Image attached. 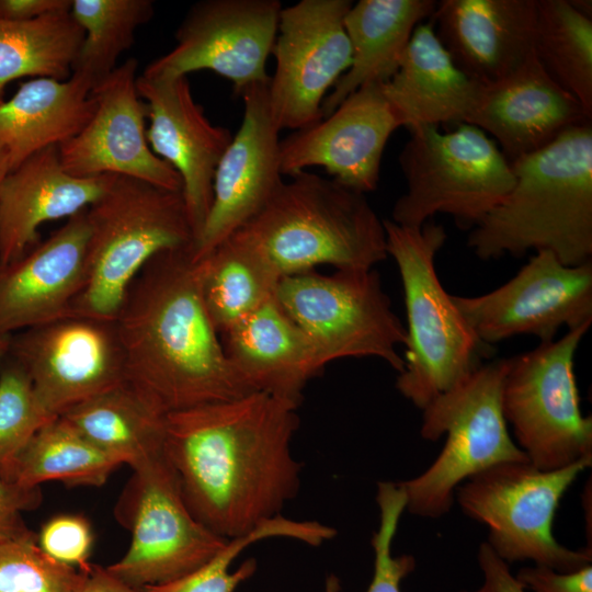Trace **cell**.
Returning a JSON list of instances; mask_svg holds the SVG:
<instances>
[{
  "instance_id": "1",
  "label": "cell",
  "mask_w": 592,
  "mask_h": 592,
  "mask_svg": "<svg viewBox=\"0 0 592 592\" xmlns=\"http://www.w3.org/2000/svg\"><path fill=\"white\" fill-rule=\"evenodd\" d=\"M297 408L253 391L166 415L163 451L184 501L218 536L252 532L297 496Z\"/></svg>"
},
{
  "instance_id": "2",
  "label": "cell",
  "mask_w": 592,
  "mask_h": 592,
  "mask_svg": "<svg viewBox=\"0 0 592 592\" xmlns=\"http://www.w3.org/2000/svg\"><path fill=\"white\" fill-rule=\"evenodd\" d=\"M115 326L123 384L162 415L253 392L232 369L206 311L192 248L161 252L143 267Z\"/></svg>"
},
{
  "instance_id": "3",
  "label": "cell",
  "mask_w": 592,
  "mask_h": 592,
  "mask_svg": "<svg viewBox=\"0 0 592 592\" xmlns=\"http://www.w3.org/2000/svg\"><path fill=\"white\" fill-rule=\"evenodd\" d=\"M514 185L475 226L467 246L481 260L548 250L569 266L592 255V121L511 163Z\"/></svg>"
},
{
  "instance_id": "4",
  "label": "cell",
  "mask_w": 592,
  "mask_h": 592,
  "mask_svg": "<svg viewBox=\"0 0 592 592\" xmlns=\"http://www.w3.org/2000/svg\"><path fill=\"white\" fill-rule=\"evenodd\" d=\"M289 178L230 236L280 280L323 264L371 270L389 257L384 223L366 194L307 170Z\"/></svg>"
},
{
  "instance_id": "5",
  "label": "cell",
  "mask_w": 592,
  "mask_h": 592,
  "mask_svg": "<svg viewBox=\"0 0 592 592\" xmlns=\"http://www.w3.org/2000/svg\"><path fill=\"white\" fill-rule=\"evenodd\" d=\"M383 223L407 314L405 367L396 388L423 410L469 377L489 345L476 337L437 276L435 257L447 238L444 227L433 219L420 227Z\"/></svg>"
},
{
  "instance_id": "6",
  "label": "cell",
  "mask_w": 592,
  "mask_h": 592,
  "mask_svg": "<svg viewBox=\"0 0 592 592\" xmlns=\"http://www.w3.org/2000/svg\"><path fill=\"white\" fill-rule=\"evenodd\" d=\"M87 218V277L71 316L115 321L130 284L153 257L194 243L182 192L129 177L114 175Z\"/></svg>"
},
{
  "instance_id": "7",
  "label": "cell",
  "mask_w": 592,
  "mask_h": 592,
  "mask_svg": "<svg viewBox=\"0 0 592 592\" xmlns=\"http://www.w3.org/2000/svg\"><path fill=\"white\" fill-rule=\"evenodd\" d=\"M508 366V357L481 364L422 410L421 436L436 441L446 434V441L426 470L398 482L410 513L441 517L452 509L456 489L470 477L500 463L528 462L511 437L502 411Z\"/></svg>"
},
{
  "instance_id": "8",
  "label": "cell",
  "mask_w": 592,
  "mask_h": 592,
  "mask_svg": "<svg viewBox=\"0 0 592 592\" xmlns=\"http://www.w3.org/2000/svg\"><path fill=\"white\" fill-rule=\"evenodd\" d=\"M399 155L407 181L390 220L420 227L435 214H447L463 228H474L514 185L511 163L496 141L478 127L462 123L442 133L418 126Z\"/></svg>"
},
{
  "instance_id": "9",
  "label": "cell",
  "mask_w": 592,
  "mask_h": 592,
  "mask_svg": "<svg viewBox=\"0 0 592 592\" xmlns=\"http://www.w3.org/2000/svg\"><path fill=\"white\" fill-rule=\"evenodd\" d=\"M592 457L544 471L530 462H504L463 482L455 492L462 511L489 530L488 544L506 563L532 560L560 572L592 562L591 548L562 546L553 525L560 499Z\"/></svg>"
},
{
  "instance_id": "10",
  "label": "cell",
  "mask_w": 592,
  "mask_h": 592,
  "mask_svg": "<svg viewBox=\"0 0 592 592\" xmlns=\"http://www.w3.org/2000/svg\"><path fill=\"white\" fill-rule=\"evenodd\" d=\"M276 300L308 338L321 362L377 357L398 374L405 360L406 327L391 308L374 270H316L284 276Z\"/></svg>"
},
{
  "instance_id": "11",
  "label": "cell",
  "mask_w": 592,
  "mask_h": 592,
  "mask_svg": "<svg viewBox=\"0 0 592 592\" xmlns=\"http://www.w3.org/2000/svg\"><path fill=\"white\" fill-rule=\"evenodd\" d=\"M592 323L510 357L502 411L515 443L537 469L549 471L592 457V419L580 409L573 371L577 349Z\"/></svg>"
},
{
  "instance_id": "12",
  "label": "cell",
  "mask_w": 592,
  "mask_h": 592,
  "mask_svg": "<svg viewBox=\"0 0 592 592\" xmlns=\"http://www.w3.org/2000/svg\"><path fill=\"white\" fill-rule=\"evenodd\" d=\"M133 471L119 509L132 532L130 545L107 570L144 590L196 570L228 539L192 514L164 451Z\"/></svg>"
},
{
  "instance_id": "13",
  "label": "cell",
  "mask_w": 592,
  "mask_h": 592,
  "mask_svg": "<svg viewBox=\"0 0 592 592\" xmlns=\"http://www.w3.org/2000/svg\"><path fill=\"white\" fill-rule=\"evenodd\" d=\"M350 0H300L280 14L267 83L272 116L282 130H298L322 118L328 91L350 68L351 44L344 27Z\"/></svg>"
},
{
  "instance_id": "14",
  "label": "cell",
  "mask_w": 592,
  "mask_h": 592,
  "mask_svg": "<svg viewBox=\"0 0 592 592\" xmlns=\"http://www.w3.org/2000/svg\"><path fill=\"white\" fill-rule=\"evenodd\" d=\"M476 337L490 345L519 334L555 340L562 326L592 323V261L565 265L536 251L506 283L479 296L452 295Z\"/></svg>"
},
{
  "instance_id": "15",
  "label": "cell",
  "mask_w": 592,
  "mask_h": 592,
  "mask_svg": "<svg viewBox=\"0 0 592 592\" xmlns=\"http://www.w3.org/2000/svg\"><path fill=\"white\" fill-rule=\"evenodd\" d=\"M278 0H203L175 32V45L144 70L148 77H180L210 70L232 83L234 93L267 82L266 60L276 38Z\"/></svg>"
},
{
  "instance_id": "16",
  "label": "cell",
  "mask_w": 592,
  "mask_h": 592,
  "mask_svg": "<svg viewBox=\"0 0 592 592\" xmlns=\"http://www.w3.org/2000/svg\"><path fill=\"white\" fill-rule=\"evenodd\" d=\"M9 355L52 418L124 383L115 321L70 316L29 328L12 334Z\"/></svg>"
},
{
  "instance_id": "17",
  "label": "cell",
  "mask_w": 592,
  "mask_h": 592,
  "mask_svg": "<svg viewBox=\"0 0 592 592\" xmlns=\"http://www.w3.org/2000/svg\"><path fill=\"white\" fill-rule=\"evenodd\" d=\"M137 69L138 60L128 58L92 88L93 114L58 146L61 166L78 178L123 175L182 191L178 172L148 144L147 105L137 91Z\"/></svg>"
},
{
  "instance_id": "18",
  "label": "cell",
  "mask_w": 592,
  "mask_h": 592,
  "mask_svg": "<svg viewBox=\"0 0 592 592\" xmlns=\"http://www.w3.org/2000/svg\"><path fill=\"white\" fill-rule=\"evenodd\" d=\"M383 86L374 82L357 89L328 116L281 139L282 174L322 167L353 190L375 191L386 144L402 127Z\"/></svg>"
},
{
  "instance_id": "19",
  "label": "cell",
  "mask_w": 592,
  "mask_h": 592,
  "mask_svg": "<svg viewBox=\"0 0 592 592\" xmlns=\"http://www.w3.org/2000/svg\"><path fill=\"white\" fill-rule=\"evenodd\" d=\"M267 83L252 84L240 95L242 121L216 168L210 208L192 247L194 261L257 215L283 182L281 129L271 113Z\"/></svg>"
},
{
  "instance_id": "20",
  "label": "cell",
  "mask_w": 592,
  "mask_h": 592,
  "mask_svg": "<svg viewBox=\"0 0 592 592\" xmlns=\"http://www.w3.org/2000/svg\"><path fill=\"white\" fill-rule=\"evenodd\" d=\"M136 87L147 105L148 144L181 178L195 241L210 208L216 168L232 135L227 127L214 125L207 118L186 76L141 73Z\"/></svg>"
},
{
  "instance_id": "21",
  "label": "cell",
  "mask_w": 592,
  "mask_h": 592,
  "mask_svg": "<svg viewBox=\"0 0 592 592\" xmlns=\"http://www.w3.org/2000/svg\"><path fill=\"white\" fill-rule=\"evenodd\" d=\"M588 121L592 114L548 77L534 54L508 76L480 84L465 123L491 135L512 163Z\"/></svg>"
},
{
  "instance_id": "22",
  "label": "cell",
  "mask_w": 592,
  "mask_h": 592,
  "mask_svg": "<svg viewBox=\"0 0 592 592\" xmlns=\"http://www.w3.org/2000/svg\"><path fill=\"white\" fill-rule=\"evenodd\" d=\"M87 208L45 241L0 266V333L14 334L71 316L87 277Z\"/></svg>"
},
{
  "instance_id": "23",
  "label": "cell",
  "mask_w": 592,
  "mask_h": 592,
  "mask_svg": "<svg viewBox=\"0 0 592 592\" xmlns=\"http://www.w3.org/2000/svg\"><path fill=\"white\" fill-rule=\"evenodd\" d=\"M537 0H442L430 18L454 64L474 81H497L534 55Z\"/></svg>"
},
{
  "instance_id": "24",
  "label": "cell",
  "mask_w": 592,
  "mask_h": 592,
  "mask_svg": "<svg viewBox=\"0 0 592 592\" xmlns=\"http://www.w3.org/2000/svg\"><path fill=\"white\" fill-rule=\"evenodd\" d=\"M114 174L78 178L67 173L58 146L47 147L8 172L0 187V266L35 247L38 227L88 208Z\"/></svg>"
},
{
  "instance_id": "25",
  "label": "cell",
  "mask_w": 592,
  "mask_h": 592,
  "mask_svg": "<svg viewBox=\"0 0 592 592\" xmlns=\"http://www.w3.org/2000/svg\"><path fill=\"white\" fill-rule=\"evenodd\" d=\"M220 337L232 369L251 391L298 406L307 383L325 367L276 296Z\"/></svg>"
},
{
  "instance_id": "26",
  "label": "cell",
  "mask_w": 592,
  "mask_h": 592,
  "mask_svg": "<svg viewBox=\"0 0 592 592\" xmlns=\"http://www.w3.org/2000/svg\"><path fill=\"white\" fill-rule=\"evenodd\" d=\"M383 87L409 130L465 123L480 83L454 64L429 20L415 26L397 71Z\"/></svg>"
},
{
  "instance_id": "27",
  "label": "cell",
  "mask_w": 592,
  "mask_h": 592,
  "mask_svg": "<svg viewBox=\"0 0 592 592\" xmlns=\"http://www.w3.org/2000/svg\"><path fill=\"white\" fill-rule=\"evenodd\" d=\"M433 0H360L344 16L352 62L321 106L331 114L350 94L374 82H387L397 71L415 26L430 19Z\"/></svg>"
},
{
  "instance_id": "28",
  "label": "cell",
  "mask_w": 592,
  "mask_h": 592,
  "mask_svg": "<svg viewBox=\"0 0 592 592\" xmlns=\"http://www.w3.org/2000/svg\"><path fill=\"white\" fill-rule=\"evenodd\" d=\"M91 90L75 75L66 80L35 78L0 103V147L8 153L10 171L77 135L95 107Z\"/></svg>"
},
{
  "instance_id": "29",
  "label": "cell",
  "mask_w": 592,
  "mask_h": 592,
  "mask_svg": "<svg viewBox=\"0 0 592 592\" xmlns=\"http://www.w3.org/2000/svg\"><path fill=\"white\" fill-rule=\"evenodd\" d=\"M59 418L132 468L163 451L166 415L149 408L124 384L72 407Z\"/></svg>"
},
{
  "instance_id": "30",
  "label": "cell",
  "mask_w": 592,
  "mask_h": 592,
  "mask_svg": "<svg viewBox=\"0 0 592 592\" xmlns=\"http://www.w3.org/2000/svg\"><path fill=\"white\" fill-rule=\"evenodd\" d=\"M197 262L203 301L220 335L276 296L278 276L234 237Z\"/></svg>"
},
{
  "instance_id": "31",
  "label": "cell",
  "mask_w": 592,
  "mask_h": 592,
  "mask_svg": "<svg viewBox=\"0 0 592 592\" xmlns=\"http://www.w3.org/2000/svg\"><path fill=\"white\" fill-rule=\"evenodd\" d=\"M122 465L58 417L32 436L12 464L8 479L27 488L53 480L100 487Z\"/></svg>"
},
{
  "instance_id": "32",
  "label": "cell",
  "mask_w": 592,
  "mask_h": 592,
  "mask_svg": "<svg viewBox=\"0 0 592 592\" xmlns=\"http://www.w3.org/2000/svg\"><path fill=\"white\" fill-rule=\"evenodd\" d=\"M83 37L70 10L25 22L0 20V103L13 80L23 77L68 79Z\"/></svg>"
},
{
  "instance_id": "33",
  "label": "cell",
  "mask_w": 592,
  "mask_h": 592,
  "mask_svg": "<svg viewBox=\"0 0 592 592\" xmlns=\"http://www.w3.org/2000/svg\"><path fill=\"white\" fill-rule=\"evenodd\" d=\"M534 54L548 77L592 114V19L569 0H537Z\"/></svg>"
},
{
  "instance_id": "34",
  "label": "cell",
  "mask_w": 592,
  "mask_h": 592,
  "mask_svg": "<svg viewBox=\"0 0 592 592\" xmlns=\"http://www.w3.org/2000/svg\"><path fill=\"white\" fill-rule=\"evenodd\" d=\"M70 14L84 33L71 75L92 88L116 67L136 30L155 14L151 0H71Z\"/></svg>"
},
{
  "instance_id": "35",
  "label": "cell",
  "mask_w": 592,
  "mask_h": 592,
  "mask_svg": "<svg viewBox=\"0 0 592 592\" xmlns=\"http://www.w3.org/2000/svg\"><path fill=\"white\" fill-rule=\"evenodd\" d=\"M337 531L317 521L293 520L278 515L244 535L228 539L209 560L189 574L168 583L145 588L147 592H235L257 571L255 559L243 561L230 571L232 561L251 544L271 537H287L310 546H319L332 539Z\"/></svg>"
},
{
  "instance_id": "36",
  "label": "cell",
  "mask_w": 592,
  "mask_h": 592,
  "mask_svg": "<svg viewBox=\"0 0 592 592\" xmlns=\"http://www.w3.org/2000/svg\"><path fill=\"white\" fill-rule=\"evenodd\" d=\"M83 576L46 555L34 533L0 542V592H77Z\"/></svg>"
},
{
  "instance_id": "37",
  "label": "cell",
  "mask_w": 592,
  "mask_h": 592,
  "mask_svg": "<svg viewBox=\"0 0 592 592\" xmlns=\"http://www.w3.org/2000/svg\"><path fill=\"white\" fill-rule=\"evenodd\" d=\"M49 417L38 403L25 371L9 354L0 369V474H8L16 456Z\"/></svg>"
},
{
  "instance_id": "38",
  "label": "cell",
  "mask_w": 592,
  "mask_h": 592,
  "mask_svg": "<svg viewBox=\"0 0 592 592\" xmlns=\"http://www.w3.org/2000/svg\"><path fill=\"white\" fill-rule=\"evenodd\" d=\"M379 525L372 537L374 573L366 592H401L400 583L415 568L412 555L392 556L391 546L407 499L398 482L377 483Z\"/></svg>"
},
{
  "instance_id": "39",
  "label": "cell",
  "mask_w": 592,
  "mask_h": 592,
  "mask_svg": "<svg viewBox=\"0 0 592 592\" xmlns=\"http://www.w3.org/2000/svg\"><path fill=\"white\" fill-rule=\"evenodd\" d=\"M39 548L53 559L87 570L93 546L90 522L79 514H58L45 522L36 535Z\"/></svg>"
},
{
  "instance_id": "40",
  "label": "cell",
  "mask_w": 592,
  "mask_h": 592,
  "mask_svg": "<svg viewBox=\"0 0 592 592\" xmlns=\"http://www.w3.org/2000/svg\"><path fill=\"white\" fill-rule=\"evenodd\" d=\"M41 501L39 488L21 486L0 474V542L33 533L23 513L36 509Z\"/></svg>"
},
{
  "instance_id": "41",
  "label": "cell",
  "mask_w": 592,
  "mask_h": 592,
  "mask_svg": "<svg viewBox=\"0 0 592 592\" xmlns=\"http://www.w3.org/2000/svg\"><path fill=\"white\" fill-rule=\"evenodd\" d=\"M515 578L533 592H592V565L570 572L528 566L521 568Z\"/></svg>"
},
{
  "instance_id": "42",
  "label": "cell",
  "mask_w": 592,
  "mask_h": 592,
  "mask_svg": "<svg viewBox=\"0 0 592 592\" xmlns=\"http://www.w3.org/2000/svg\"><path fill=\"white\" fill-rule=\"evenodd\" d=\"M478 563L483 582L471 592H525L526 589L512 574L509 563L501 559L487 542L479 546Z\"/></svg>"
},
{
  "instance_id": "43",
  "label": "cell",
  "mask_w": 592,
  "mask_h": 592,
  "mask_svg": "<svg viewBox=\"0 0 592 592\" xmlns=\"http://www.w3.org/2000/svg\"><path fill=\"white\" fill-rule=\"evenodd\" d=\"M70 7L71 0H0V20L25 22Z\"/></svg>"
},
{
  "instance_id": "44",
  "label": "cell",
  "mask_w": 592,
  "mask_h": 592,
  "mask_svg": "<svg viewBox=\"0 0 592 592\" xmlns=\"http://www.w3.org/2000/svg\"><path fill=\"white\" fill-rule=\"evenodd\" d=\"M77 592H147L134 588L113 573L107 568L91 565L84 570L83 579Z\"/></svg>"
},
{
  "instance_id": "45",
  "label": "cell",
  "mask_w": 592,
  "mask_h": 592,
  "mask_svg": "<svg viewBox=\"0 0 592 592\" xmlns=\"http://www.w3.org/2000/svg\"><path fill=\"white\" fill-rule=\"evenodd\" d=\"M570 4L584 16L592 19L591 0H569Z\"/></svg>"
},
{
  "instance_id": "46",
  "label": "cell",
  "mask_w": 592,
  "mask_h": 592,
  "mask_svg": "<svg viewBox=\"0 0 592 592\" xmlns=\"http://www.w3.org/2000/svg\"><path fill=\"white\" fill-rule=\"evenodd\" d=\"M11 337L10 334H1L0 333V369L1 366L7 358L10 350V343H11Z\"/></svg>"
},
{
  "instance_id": "47",
  "label": "cell",
  "mask_w": 592,
  "mask_h": 592,
  "mask_svg": "<svg viewBox=\"0 0 592 592\" xmlns=\"http://www.w3.org/2000/svg\"><path fill=\"white\" fill-rule=\"evenodd\" d=\"M9 171L10 163L8 153L3 148L0 147V187Z\"/></svg>"
},
{
  "instance_id": "48",
  "label": "cell",
  "mask_w": 592,
  "mask_h": 592,
  "mask_svg": "<svg viewBox=\"0 0 592 592\" xmlns=\"http://www.w3.org/2000/svg\"><path fill=\"white\" fill-rule=\"evenodd\" d=\"M341 585L338 577L331 574L326 580L325 592H340Z\"/></svg>"
}]
</instances>
